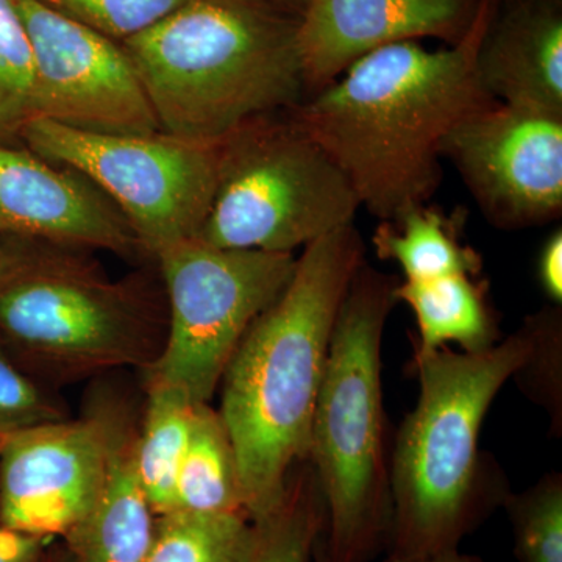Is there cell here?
Here are the masks:
<instances>
[{
	"label": "cell",
	"mask_w": 562,
	"mask_h": 562,
	"mask_svg": "<svg viewBox=\"0 0 562 562\" xmlns=\"http://www.w3.org/2000/svg\"><path fill=\"white\" fill-rule=\"evenodd\" d=\"M495 7L497 0H483L460 43L439 50L417 41L380 47L290 110L350 181L361 209L380 221L430 201L442 180L447 136L497 102L476 76Z\"/></svg>",
	"instance_id": "obj_1"
},
{
	"label": "cell",
	"mask_w": 562,
	"mask_h": 562,
	"mask_svg": "<svg viewBox=\"0 0 562 562\" xmlns=\"http://www.w3.org/2000/svg\"><path fill=\"white\" fill-rule=\"evenodd\" d=\"M364 262L355 225L303 247L276 302L244 335L221 380V409L235 447L244 508L269 522L308 460L314 406L339 306Z\"/></svg>",
	"instance_id": "obj_2"
},
{
	"label": "cell",
	"mask_w": 562,
	"mask_h": 562,
	"mask_svg": "<svg viewBox=\"0 0 562 562\" xmlns=\"http://www.w3.org/2000/svg\"><path fill=\"white\" fill-rule=\"evenodd\" d=\"M527 324L480 353L416 351L419 395L390 453L387 554L424 557L460 549L512 492L480 449L492 403L530 351Z\"/></svg>",
	"instance_id": "obj_3"
},
{
	"label": "cell",
	"mask_w": 562,
	"mask_h": 562,
	"mask_svg": "<svg viewBox=\"0 0 562 562\" xmlns=\"http://www.w3.org/2000/svg\"><path fill=\"white\" fill-rule=\"evenodd\" d=\"M299 18L268 0H188L121 46L160 131L213 146L306 98Z\"/></svg>",
	"instance_id": "obj_4"
},
{
	"label": "cell",
	"mask_w": 562,
	"mask_h": 562,
	"mask_svg": "<svg viewBox=\"0 0 562 562\" xmlns=\"http://www.w3.org/2000/svg\"><path fill=\"white\" fill-rule=\"evenodd\" d=\"M166 327L165 290L144 277L113 280L88 250L0 236V346L36 382L146 372Z\"/></svg>",
	"instance_id": "obj_5"
},
{
	"label": "cell",
	"mask_w": 562,
	"mask_h": 562,
	"mask_svg": "<svg viewBox=\"0 0 562 562\" xmlns=\"http://www.w3.org/2000/svg\"><path fill=\"white\" fill-rule=\"evenodd\" d=\"M397 283L362 262L333 328L308 453L324 498L327 562H371L390 542L382 346Z\"/></svg>",
	"instance_id": "obj_6"
},
{
	"label": "cell",
	"mask_w": 562,
	"mask_h": 562,
	"mask_svg": "<svg viewBox=\"0 0 562 562\" xmlns=\"http://www.w3.org/2000/svg\"><path fill=\"white\" fill-rule=\"evenodd\" d=\"M360 201L330 155L288 111L217 143L216 187L195 239L222 249L294 254L353 224Z\"/></svg>",
	"instance_id": "obj_7"
},
{
	"label": "cell",
	"mask_w": 562,
	"mask_h": 562,
	"mask_svg": "<svg viewBox=\"0 0 562 562\" xmlns=\"http://www.w3.org/2000/svg\"><path fill=\"white\" fill-rule=\"evenodd\" d=\"M168 327L147 382L210 403L244 335L286 288L294 254L222 249L192 238L157 258Z\"/></svg>",
	"instance_id": "obj_8"
},
{
	"label": "cell",
	"mask_w": 562,
	"mask_h": 562,
	"mask_svg": "<svg viewBox=\"0 0 562 562\" xmlns=\"http://www.w3.org/2000/svg\"><path fill=\"white\" fill-rule=\"evenodd\" d=\"M22 146L90 180L154 260L198 236L216 187L217 144L168 133L106 135L36 117L22 132Z\"/></svg>",
	"instance_id": "obj_9"
},
{
	"label": "cell",
	"mask_w": 562,
	"mask_h": 562,
	"mask_svg": "<svg viewBox=\"0 0 562 562\" xmlns=\"http://www.w3.org/2000/svg\"><path fill=\"white\" fill-rule=\"evenodd\" d=\"M14 5L35 57L38 117L106 135L161 132L121 43L36 0Z\"/></svg>",
	"instance_id": "obj_10"
},
{
	"label": "cell",
	"mask_w": 562,
	"mask_h": 562,
	"mask_svg": "<svg viewBox=\"0 0 562 562\" xmlns=\"http://www.w3.org/2000/svg\"><path fill=\"white\" fill-rule=\"evenodd\" d=\"M494 227L520 231L562 211V116L492 102L442 147Z\"/></svg>",
	"instance_id": "obj_11"
},
{
	"label": "cell",
	"mask_w": 562,
	"mask_h": 562,
	"mask_svg": "<svg viewBox=\"0 0 562 562\" xmlns=\"http://www.w3.org/2000/svg\"><path fill=\"white\" fill-rule=\"evenodd\" d=\"M120 424L101 412L11 432L0 450V527L66 538L101 495Z\"/></svg>",
	"instance_id": "obj_12"
},
{
	"label": "cell",
	"mask_w": 562,
	"mask_h": 562,
	"mask_svg": "<svg viewBox=\"0 0 562 562\" xmlns=\"http://www.w3.org/2000/svg\"><path fill=\"white\" fill-rule=\"evenodd\" d=\"M0 236L147 257L120 210L79 172L0 144Z\"/></svg>",
	"instance_id": "obj_13"
},
{
	"label": "cell",
	"mask_w": 562,
	"mask_h": 562,
	"mask_svg": "<svg viewBox=\"0 0 562 562\" xmlns=\"http://www.w3.org/2000/svg\"><path fill=\"white\" fill-rule=\"evenodd\" d=\"M483 0H306L297 47L306 98L364 55L403 41L460 43Z\"/></svg>",
	"instance_id": "obj_14"
},
{
	"label": "cell",
	"mask_w": 562,
	"mask_h": 562,
	"mask_svg": "<svg viewBox=\"0 0 562 562\" xmlns=\"http://www.w3.org/2000/svg\"><path fill=\"white\" fill-rule=\"evenodd\" d=\"M476 76L494 101L562 116V0H497Z\"/></svg>",
	"instance_id": "obj_15"
},
{
	"label": "cell",
	"mask_w": 562,
	"mask_h": 562,
	"mask_svg": "<svg viewBox=\"0 0 562 562\" xmlns=\"http://www.w3.org/2000/svg\"><path fill=\"white\" fill-rule=\"evenodd\" d=\"M136 432L124 419L101 495L66 536L76 562H146L157 516L135 465Z\"/></svg>",
	"instance_id": "obj_16"
},
{
	"label": "cell",
	"mask_w": 562,
	"mask_h": 562,
	"mask_svg": "<svg viewBox=\"0 0 562 562\" xmlns=\"http://www.w3.org/2000/svg\"><path fill=\"white\" fill-rule=\"evenodd\" d=\"M486 291V284L476 283L471 276L398 281L394 297L414 314L419 333L416 351L457 344L464 353H480L501 342Z\"/></svg>",
	"instance_id": "obj_17"
},
{
	"label": "cell",
	"mask_w": 562,
	"mask_h": 562,
	"mask_svg": "<svg viewBox=\"0 0 562 562\" xmlns=\"http://www.w3.org/2000/svg\"><path fill=\"white\" fill-rule=\"evenodd\" d=\"M462 213L447 216L435 206H414L392 221H380L372 236L376 257L394 261L409 281L441 279L447 276L475 277L483 258L460 241Z\"/></svg>",
	"instance_id": "obj_18"
},
{
	"label": "cell",
	"mask_w": 562,
	"mask_h": 562,
	"mask_svg": "<svg viewBox=\"0 0 562 562\" xmlns=\"http://www.w3.org/2000/svg\"><path fill=\"white\" fill-rule=\"evenodd\" d=\"M172 513L246 514L235 447L220 412L210 403L195 406Z\"/></svg>",
	"instance_id": "obj_19"
},
{
	"label": "cell",
	"mask_w": 562,
	"mask_h": 562,
	"mask_svg": "<svg viewBox=\"0 0 562 562\" xmlns=\"http://www.w3.org/2000/svg\"><path fill=\"white\" fill-rule=\"evenodd\" d=\"M195 406L179 391L147 382L146 414L135 439V465L157 517L173 512L177 475L190 442Z\"/></svg>",
	"instance_id": "obj_20"
},
{
	"label": "cell",
	"mask_w": 562,
	"mask_h": 562,
	"mask_svg": "<svg viewBox=\"0 0 562 562\" xmlns=\"http://www.w3.org/2000/svg\"><path fill=\"white\" fill-rule=\"evenodd\" d=\"M262 538V525L246 514H166L146 562H257Z\"/></svg>",
	"instance_id": "obj_21"
},
{
	"label": "cell",
	"mask_w": 562,
	"mask_h": 562,
	"mask_svg": "<svg viewBox=\"0 0 562 562\" xmlns=\"http://www.w3.org/2000/svg\"><path fill=\"white\" fill-rule=\"evenodd\" d=\"M38 117L35 57L14 0H0V144L22 146Z\"/></svg>",
	"instance_id": "obj_22"
},
{
	"label": "cell",
	"mask_w": 562,
	"mask_h": 562,
	"mask_svg": "<svg viewBox=\"0 0 562 562\" xmlns=\"http://www.w3.org/2000/svg\"><path fill=\"white\" fill-rule=\"evenodd\" d=\"M257 562H313L325 530V505L308 460L292 472L286 501L269 522Z\"/></svg>",
	"instance_id": "obj_23"
},
{
	"label": "cell",
	"mask_w": 562,
	"mask_h": 562,
	"mask_svg": "<svg viewBox=\"0 0 562 562\" xmlns=\"http://www.w3.org/2000/svg\"><path fill=\"white\" fill-rule=\"evenodd\" d=\"M502 508L512 522L517 561L562 562L561 473H547L519 494L509 492Z\"/></svg>",
	"instance_id": "obj_24"
},
{
	"label": "cell",
	"mask_w": 562,
	"mask_h": 562,
	"mask_svg": "<svg viewBox=\"0 0 562 562\" xmlns=\"http://www.w3.org/2000/svg\"><path fill=\"white\" fill-rule=\"evenodd\" d=\"M530 330L531 346L522 368L513 380L530 402L549 414L553 431L562 430V313L550 305L524 321Z\"/></svg>",
	"instance_id": "obj_25"
},
{
	"label": "cell",
	"mask_w": 562,
	"mask_h": 562,
	"mask_svg": "<svg viewBox=\"0 0 562 562\" xmlns=\"http://www.w3.org/2000/svg\"><path fill=\"white\" fill-rule=\"evenodd\" d=\"M44 7L122 43L139 35L188 0H36Z\"/></svg>",
	"instance_id": "obj_26"
},
{
	"label": "cell",
	"mask_w": 562,
	"mask_h": 562,
	"mask_svg": "<svg viewBox=\"0 0 562 562\" xmlns=\"http://www.w3.org/2000/svg\"><path fill=\"white\" fill-rule=\"evenodd\" d=\"M66 417L68 413L61 403L0 346V435H11Z\"/></svg>",
	"instance_id": "obj_27"
},
{
	"label": "cell",
	"mask_w": 562,
	"mask_h": 562,
	"mask_svg": "<svg viewBox=\"0 0 562 562\" xmlns=\"http://www.w3.org/2000/svg\"><path fill=\"white\" fill-rule=\"evenodd\" d=\"M538 280L552 305L562 303V232L557 231L543 244L538 260Z\"/></svg>",
	"instance_id": "obj_28"
},
{
	"label": "cell",
	"mask_w": 562,
	"mask_h": 562,
	"mask_svg": "<svg viewBox=\"0 0 562 562\" xmlns=\"http://www.w3.org/2000/svg\"><path fill=\"white\" fill-rule=\"evenodd\" d=\"M44 539L0 527V562H41Z\"/></svg>",
	"instance_id": "obj_29"
},
{
	"label": "cell",
	"mask_w": 562,
	"mask_h": 562,
	"mask_svg": "<svg viewBox=\"0 0 562 562\" xmlns=\"http://www.w3.org/2000/svg\"><path fill=\"white\" fill-rule=\"evenodd\" d=\"M383 562H484L482 558L473 557V554L462 553L460 549L447 550L432 554H424V557H395L387 554Z\"/></svg>",
	"instance_id": "obj_30"
},
{
	"label": "cell",
	"mask_w": 562,
	"mask_h": 562,
	"mask_svg": "<svg viewBox=\"0 0 562 562\" xmlns=\"http://www.w3.org/2000/svg\"><path fill=\"white\" fill-rule=\"evenodd\" d=\"M268 2L276 3V5L281 7V9L290 10L292 13H297L299 16H301L306 0H268Z\"/></svg>",
	"instance_id": "obj_31"
},
{
	"label": "cell",
	"mask_w": 562,
	"mask_h": 562,
	"mask_svg": "<svg viewBox=\"0 0 562 562\" xmlns=\"http://www.w3.org/2000/svg\"><path fill=\"white\" fill-rule=\"evenodd\" d=\"M324 532H322L319 541L316 543V549H314L313 562H327V554H325Z\"/></svg>",
	"instance_id": "obj_32"
},
{
	"label": "cell",
	"mask_w": 562,
	"mask_h": 562,
	"mask_svg": "<svg viewBox=\"0 0 562 562\" xmlns=\"http://www.w3.org/2000/svg\"><path fill=\"white\" fill-rule=\"evenodd\" d=\"M10 435H0V450H2L3 443H5L7 438H9Z\"/></svg>",
	"instance_id": "obj_33"
},
{
	"label": "cell",
	"mask_w": 562,
	"mask_h": 562,
	"mask_svg": "<svg viewBox=\"0 0 562 562\" xmlns=\"http://www.w3.org/2000/svg\"><path fill=\"white\" fill-rule=\"evenodd\" d=\"M498 2H503V0H498Z\"/></svg>",
	"instance_id": "obj_34"
}]
</instances>
